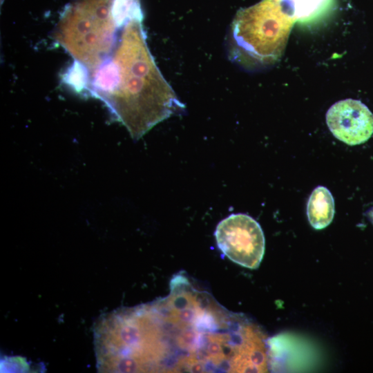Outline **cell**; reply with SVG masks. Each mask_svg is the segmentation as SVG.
<instances>
[{
  "instance_id": "1",
  "label": "cell",
  "mask_w": 373,
  "mask_h": 373,
  "mask_svg": "<svg viewBox=\"0 0 373 373\" xmlns=\"http://www.w3.org/2000/svg\"><path fill=\"white\" fill-rule=\"evenodd\" d=\"M157 372H248L261 349L258 325L175 275L169 294L149 303Z\"/></svg>"
},
{
  "instance_id": "2",
  "label": "cell",
  "mask_w": 373,
  "mask_h": 373,
  "mask_svg": "<svg viewBox=\"0 0 373 373\" xmlns=\"http://www.w3.org/2000/svg\"><path fill=\"white\" fill-rule=\"evenodd\" d=\"M142 21V10L126 19L113 52L84 90L103 101L135 139L184 107L151 54Z\"/></svg>"
},
{
  "instance_id": "3",
  "label": "cell",
  "mask_w": 373,
  "mask_h": 373,
  "mask_svg": "<svg viewBox=\"0 0 373 373\" xmlns=\"http://www.w3.org/2000/svg\"><path fill=\"white\" fill-rule=\"evenodd\" d=\"M140 0H76L61 12L53 37L74 59L63 80L83 92L88 77L111 55L124 23Z\"/></svg>"
},
{
  "instance_id": "4",
  "label": "cell",
  "mask_w": 373,
  "mask_h": 373,
  "mask_svg": "<svg viewBox=\"0 0 373 373\" xmlns=\"http://www.w3.org/2000/svg\"><path fill=\"white\" fill-rule=\"evenodd\" d=\"M294 22L276 0H262L240 9L230 28L229 58L248 70L275 64L283 55Z\"/></svg>"
},
{
  "instance_id": "5",
  "label": "cell",
  "mask_w": 373,
  "mask_h": 373,
  "mask_svg": "<svg viewBox=\"0 0 373 373\" xmlns=\"http://www.w3.org/2000/svg\"><path fill=\"white\" fill-rule=\"evenodd\" d=\"M219 249L231 261L257 269L264 256L265 240L259 223L245 213H234L220 221L215 231Z\"/></svg>"
},
{
  "instance_id": "6",
  "label": "cell",
  "mask_w": 373,
  "mask_h": 373,
  "mask_svg": "<svg viewBox=\"0 0 373 373\" xmlns=\"http://www.w3.org/2000/svg\"><path fill=\"white\" fill-rule=\"evenodd\" d=\"M326 122L333 135L348 145L363 144L373 134V114L359 100L337 102L327 111Z\"/></svg>"
},
{
  "instance_id": "7",
  "label": "cell",
  "mask_w": 373,
  "mask_h": 373,
  "mask_svg": "<svg viewBox=\"0 0 373 373\" xmlns=\"http://www.w3.org/2000/svg\"><path fill=\"white\" fill-rule=\"evenodd\" d=\"M334 212V200L329 190L323 186L315 188L307 204V215L311 226L315 229L327 227L332 222Z\"/></svg>"
},
{
  "instance_id": "8",
  "label": "cell",
  "mask_w": 373,
  "mask_h": 373,
  "mask_svg": "<svg viewBox=\"0 0 373 373\" xmlns=\"http://www.w3.org/2000/svg\"><path fill=\"white\" fill-rule=\"evenodd\" d=\"M295 21H309L324 12L332 0H276Z\"/></svg>"
}]
</instances>
